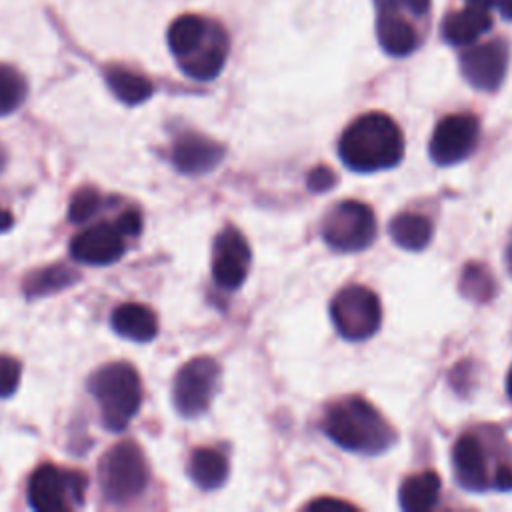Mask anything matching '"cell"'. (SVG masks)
Listing matches in <instances>:
<instances>
[{
  "instance_id": "obj_1",
  "label": "cell",
  "mask_w": 512,
  "mask_h": 512,
  "mask_svg": "<svg viewBox=\"0 0 512 512\" xmlns=\"http://www.w3.org/2000/svg\"><path fill=\"white\" fill-rule=\"evenodd\" d=\"M168 48L186 76L206 82L222 72L230 38L218 20L200 14H182L168 28Z\"/></svg>"
},
{
  "instance_id": "obj_2",
  "label": "cell",
  "mask_w": 512,
  "mask_h": 512,
  "mask_svg": "<svg viewBox=\"0 0 512 512\" xmlns=\"http://www.w3.org/2000/svg\"><path fill=\"white\" fill-rule=\"evenodd\" d=\"M338 154L344 166L354 172L388 170L404 156V136L388 114L368 112L350 122L342 132Z\"/></svg>"
},
{
  "instance_id": "obj_3",
  "label": "cell",
  "mask_w": 512,
  "mask_h": 512,
  "mask_svg": "<svg viewBox=\"0 0 512 512\" xmlns=\"http://www.w3.org/2000/svg\"><path fill=\"white\" fill-rule=\"evenodd\" d=\"M322 430L340 448L360 454H380L398 438L390 422L360 396L334 400L324 410Z\"/></svg>"
},
{
  "instance_id": "obj_4",
  "label": "cell",
  "mask_w": 512,
  "mask_h": 512,
  "mask_svg": "<svg viewBox=\"0 0 512 512\" xmlns=\"http://www.w3.org/2000/svg\"><path fill=\"white\" fill-rule=\"evenodd\" d=\"M88 390L98 402L102 422L108 430H124L140 410L142 382L128 362L100 366L88 380Z\"/></svg>"
},
{
  "instance_id": "obj_5",
  "label": "cell",
  "mask_w": 512,
  "mask_h": 512,
  "mask_svg": "<svg viewBox=\"0 0 512 512\" xmlns=\"http://www.w3.org/2000/svg\"><path fill=\"white\" fill-rule=\"evenodd\" d=\"M98 480L108 502L136 500L148 486V464L142 448L130 440L114 444L100 458Z\"/></svg>"
},
{
  "instance_id": "obj_6",
  "label": "cell",
  "mask_w": 512,
  "mask_h": 512,
  "mask_svg": "<svg viewBox=\"0 0 512 512\" xmlns=\"http://www.w3.org/2000/svg\"><path fill=\"white\" fill-rule=\"evenodd\" d=\"M322 238L336 252H360L376 238V216L364 202L342 200L324 216Z\"/></svg>"
},
{
  "instance_id": "obj_7",
  "label": "cell",
  "mask_w": 512,
  "mask_h": 512,
  "mask_svg": "<svg viewBox=\"0 0 512 512\" xmlns=\"http://www.w3.org/2000/svg\"><path fill=\"white\" fill-rule=\"evenodd\" d=\"M330 318L342 338L366 340L380 328L382 306L370 288L352 284L332 298Z\"/></svg>"
},
{
  "instance_id": "obj_8",
  "label": "cell",
  "mask_w": 512,
  "mask_h": 512,
  "mask_svg": "<svg viewBox=\"0 0 512 512\" xmlns=\"http://www.w3.org/2000/svg\"><path fill=\"white\" fill-rule=\"evenodd\" d=\"M84 488V474L62 470L54 464H42L30 476L28 500L38 512H62L82 504Z\"/></svg>"
},
{
  "instance_id": "obj_9",
  "label": "cell",
  "mask_w": 512,
  "mask_h": 512,
  "mask_svg": "<svg viewBox=\"0 0 512 512\" xmlns=\"http://www.w3.org/2000/svg\"><path fill=\"white\" fill-rule=\"evenodd\" d=\"M220 368L208 356H198L188 360L176 372L172 386V400L180 416L194 418L202 414L218 388Z\"/></svg>"
},
{
  "instance_id": "obj_10",
  "label": "cell",
  "mask_w": 512,
  "mask_h": 512,
  "mask_svg": "<svg viewBox=\"0 0 512 512\" xmlns=\"http://www.w3.org/2000/svg\"><path fill=\"white\" fill-rule=\"evenodd\" d=\"M478 136H480V126L474 114H468V112L450 114L442 118L432 132L430 148H428L430 158L438 166H450V164L462 162L474 152L478 144Z\"/></svg>"
},
{
  "instance_id": "obj_11",
  "label": "cell",
  "mask_w": 512,
  "mask_h": 512,
  "mask_svg": "<svg viewBox=\"0 0 512 512\" xmlns=\"http://www.w3.org/2000/svg\"><path fill=\"white\" fill-rule=\"evenodd\" d=\"M452 468L456 482L470 492H486L494 488L496 470H492L486 444L476 432H464L454 442Z\"/></svg>"
},
{
  "instance_id": "obj_12",
  "label": "cell",
  "mask_w": 512,
  "mask_h": 512,
  "mask_svg": "<svg viewBox=\"0 0 512 512\" xmlns=\"http://www.w3.org/2000/svg\"><path fill=\"white\" fill-rule=\"evenodd\" d=\"M508 68V46L502 40L476 44L460 54V70L470 86L484 92H494Z\"/></svg>"
},
{
  "instance_id": "obj_13",
  "label": "cell",
  "mask_w": 512,
  "mask_h": 512,
  "mask_svg": "<svg viewBox=\"0 0 512 512\" xmlns=\"http://www.w3.org/2000/svg\"><path fill=\"white\" fill-rule=\"evenodd\" d=\"M250 268V246L236 226H226L214 240L212 276L226 290L238 288Z\"/></svg>"
},
{
  "instance_id": "obj_14",
  "label": "cell",
  "mask_w": 512,
  "mask_h": 512,
  "mask_svg": "<svg viewBox=\"0 0 512 512\" xmlns=\"http://www.w3.org/2000/svg\"><path fill=\"white\" fill-rule=\"evenodd\" d=\"M126 252V234L116 222H100L88 226L80 234H76L70 242V254L74 260L104 266L112 264Z\"/></svg>"
},
{
  "instance_id": "obj_15",
  "label": "cell",
  "mask_w": 512,
  "mask_h": 512,
  "mask_svg": "<svg viewBox=\"0 0 512 512\" xmlns=\"http://www.w3.org/2000/svg\"><path fill=\"white\" fill-rule=\"evenodd\" d=\"M222 156H224V148L218 142L194 132L182 134L172 146L174 166L180 172L192 174V176L210 172L220 164Z\"/></svg>"
},
{
  "instance_id": "obj_16",
  "label": "cell",
  "mask_w": 512,
  "mask_h": 512,
  "mask_svg": "<svg viewBox=\"0 0 512 512\" xmlns=\"http://www.w3.org/2000/svg\"><path fill=\"white\" fill-rule=\"evenodd\" d=\"M492 28V16L484 8L466 6L460 12H452L442 22V38L452 46L472 44L478 36Z\"/></svg>"
},
{
  "instance_id": "obj_17",
  "label": "cell",
  "mask_w": 512,
  "mask_h": 512,
  "mask_svg": "<svg viewBox=\"0 0 512 512\" xmlns=\"http://www.w3.org/2000/svg\"><path fill=\"white\" fill-rule=\"evenodd\" d=\"M110 322H112L114 332H118L124 338L136 340V342H148L158 332L156 314L148 306L136 304V302L120 304L112 312Z\"/></svg>"
},
{
  "instance_id": "obj_18",
  "label": "cell",
  "mask_w": 512,
  "mask_h": 512,
  "mask_svg": "<svg viewBox=\"0 0 512 512\" xmlns=\"http://www.w3.org/2000/svg\"><path fill=\"white\" fill-rule=\"evenodd\" d=\"M440 486V476L434 470L408 476L398 490L400 508L406 512H426L434 508L440 498Z\"/></svg>"
},
{
  "instance_id": "obj_19",
  "label": "cell",
  "mask_w": 512,
  "mask_h": 512,
  "mask_svg": "<svg viewBox=\"0 0 512 512\" xmlns=\"http://www.w3.org/2000/svg\"><path fill=\"white\" fill-rule=\"evenodd\" d=\"M376 36L382 50L390 56H408L418 46L414 28L396 12H378Z\"/></svg>"
},
{
  "instance_id": "obj_20",
  "label": "cell",
  "mask_w": 512,
  "mask_h": 512,
  "mask_svg": "<svg viewBox=\"0 0 512 512\" xmlns=\"http://www.w3.org/2000/svg\"><path fill=\"white\" fill-rule=\"evenodd\" d=\"M188 476L202 490H214L228 478V460L216 448H196L188 462Z\"/></svg>"
},
{
  "instance_id": "obj_21",
  "label": "cell",
  "mask_w": 512,
  "mask_h": 512,
  "mask_svg": "<svg viewBox=\"0 0 512 512\" xmlns=\"http://www.w3.org/2000/svg\"><path fill=\"white\" fill-rule=\"evenodd\" d=\"M106 82L112 94L128 106L148 100L154 92L152 82L144 74L134 72L126 66H110L106 70Z\"/></svg>"
},
{
  "instance_id": "obj_22",
  "label": "cell",
  "mask_w": 512,
  "mask_h": 512,
  "mask_svg": "<svg viewBox=\"0 0 512 512\" xmlns=\"http://www.w3.org/2000/svg\"><path fill=\"white\" fill-rule=\"evenodd\" d=\"M432 222L418 212H402L390 220L388 232L392 240L406 250H422L432 238Z\"/></svg>"
},
{
  "instance_id": "obj_23",
  "label": "cell",
  "mask_w": 512,
  "mask_h": 512,
  "mask_svg": "<svg viewBox=\"0 0 512 512\" xmlns=\"http://www.w3.org/2000/svg\"><path fill=\"white\" fill-rule=\"evenodd\" d=\"M78 280V274L64 266V264H54L42 270H36L34 274L28 276V280L24 282V292L28 298H38V296H46L58 290H64L66 286L74 284Z\"/></svg>"
},
{
  "instance_id": "obj_24",
  "label": "cell",
  "mask_w": 512,
  "mask_h": 512,
  "mask_svg": "<svg viewBox=\"0 0 512 512\" xmlns=\"http://www.w3.org/2000/svg\"><path fill=\"white\" fill-rule=\"evenodd\" d=\"M458 286L462 296L472 302H488L496 292V282L490 270L480 262H470L464 266Z\"/></svg>"
},
{
  "instance_id": "obj_25",
  "label": "cell",
  "mask_w": 512,
  "mask_h": 512,
  "mask_svg": "<svg viewBox=\"0 0 512 512\" xmlns=\"http://www.w3.org/2000/svg\"><path fill=\"white\" fill-rule=\"evenodd\" d=\"M26 78L10 64H0V116L14 112L26 98Z\"/></svg>"
},
{
  "instance_id": "obj_26",
  "label": "cell",
  "mask_w": 512,
  "mask_h": 512,
  "mask_svg": "<svg viewBox=\"0 0 512 512\" xmlns=\"http://www.w3.org/2000/svg\"><path fill=\"white\" fill-rule=\"evenodd\" d=\"M102 198L98 194L96 188L84 186L80 190H76V194L70 200V208H68V218L76 224H82L86 220H90L98 210H100Z\"/></svg>"
},
{
  "instance_id": "obj_27",
  "label": "cell",
  "mask_w": 512,
  "mask_h": 512,
  "mask_svg": "<svg viewBox=\"0 0 512 512\" xmlns=\"http://www.w3.org/2000/svg\"><path fill=\"white\" fill-rule=\"evenodd\" d=\"M22 366L16 358L0 354V398H8L20 384Z\"/></svg>"
},
{
  "instance_id": "obj_28",
  "label": "cell",
  "mask_w": 512,
  "mask_h": 512,
  "mask_svg": "<svg viewBox=\"0 0 512 512\" xmlns=\"http://www.w3.org/2000/svg\"><path fill=\"white\" fill-rule=\"evenodd\" d=\"M378 12H400L406 10L414 16H422L430 8V0H374Z\"/></svg>"
},
{
  "instance_id": "obj_29",
  "label": "cell",
  "mask_w": 512,
  "mask_h": 512,
  "mask_svg": "<svg viewBox=\"0 0 512 512\" xmlns=\"http://www.w3.org/2000/svg\"><path fill=\"white\" fill-rule=\"evenodd\" d=\"M308 188L312 192H326L336 184V174L328 166H316L308 172Z\"/></svg>"
},
{
  "instance_id": "obj_30",
  "label": "cell",
  "mask_w": 512,
  "mask_h": 512,
  "mask_svg": "<svg viewBox=\"0 0 512 512\" xmlns=\"http://www.w3.org/2000/svg\"><path fill=\"white\" fill-rule=\"evenodd\" d=\"M118 224L124 230L126 236H136L140 232L142 226V218L138 214V210H126L124 214L118 216Z\"/></svg>"
},
{
  "instance_id": "obj_31",
  "label": "cell",
  "mask_w": 512,
  "mask_h": 512,
  "mask_svg": "<svg viewBox=\"0 0 512 512\" xmlns=\"http://www.w3.org/2000/svg\"><path fill=\"white\" fill-rule=\"evenodd\" d=\"M308 510H316V512H330V510H354L352 504L344 502V500H336V498H318L314 502H310L306 506Z\"/></svg>"
},
{
  "instance_id": "obj_32",
  "label": "cell",
  "mask_w": 512,
  "mask_h": 512,
  "mask_svg": "<svg viewBox=\"0 0 512 512\" xmlns=\"http://www.w3.org/2000/svg\"><path fill=\"white\" fill-rule=\"evenodd\" d=\"M498 6V12L502 14V18L512 20V0H494Z\"/></svg>"
},
{
  "instance_id": "obj_33",
  "label": "cell",
  "mask_w": 512,
  "mask_h": 512,
  "mask_svg": "<svg viewBox=\"0 0 512 512\" xmlns=\"http://www.w3.org/2000/svg\"><path fill=\"white\" fill-rule=\"evenodd\" d=\"M12 226V214L10 212H6V210H2L0 208V232H4V230H8Z\"/></svg>"
},
{
  "instance_id": "obj_34",
  "label": "cell",
  "mask_w": 512,
  "mask_h": 512,
  "mask_svg": "<svg viewBox=\"0 0 512 512\" xmlns=\"http://www.w3.org/2000/svg\"><path fill=\"white\" fill-rule=\"evenodd\" d=\"M504 260H506V268H508V272H510V276H512V234H510V240H508V244H506Z\"/></svg>"
},
{
  "instance_id": "obj_35",
  "label": "cell",
  "mask_w": 512,
  "mask_h": 512,
  "mask_svg": "<svg viewBox=\"0 0 512 512\" xmlns=\"http://www.w3.org/2000/svg\"><path fill=\"white\" fill-rule=\"evenodd\" d=\"M466 4H468V6H474V8H484V10H488V8L494 4V0H466Z\"/></svg>"
},
{
  "instance_id": "obj_36",
  "label": "cell",
  "mask_w": 512,
  "mask_h": 512,
  "mask_svg": "<svg viewBox=\"0 0 512 512\" xmlns=\"http://www.w3.org/2000/svg\"><path fill=\"white\" fill-rule=\"evenodd\" d=\"M506 390H508V396L512 398V368L508 372V378H506Z\"/></svg>"
},
{
  "instance_id": "obj_37",
  "label": "cell",
  "mask_w": 512,
  "mask_h": 512,
  "mask_svg": "<svg viewBox=\"0 0 512 512\" xmlns=\"http://www.w3.org/2000/svg\"><path fill=\"white\" fill-rule=\"evenodd\" d=\"M4 162H6V156H4V150L0 148V170L4 168Z\"/></svg>"
}]
</instances>
